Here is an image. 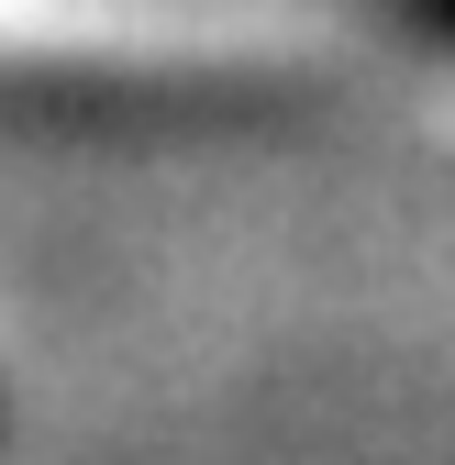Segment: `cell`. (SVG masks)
I'll return each mask as SVG.
<instances>
[{"label": "cell", "mask_w": 455, "mask_h": 465, "mask_svg": "<svg viewBox=\"0 0 455 465\" xmlns=\"http://www.w3.org/2000/svg\"><path fill=\"white\" fill-rule=\"evenodd\" d=\"M400 23L433 34V45H455V0H400Z\"/></svg>", "instance_id": "1"}]
</instances>
